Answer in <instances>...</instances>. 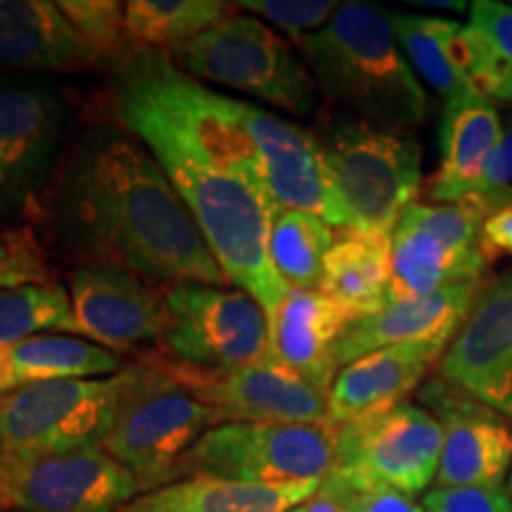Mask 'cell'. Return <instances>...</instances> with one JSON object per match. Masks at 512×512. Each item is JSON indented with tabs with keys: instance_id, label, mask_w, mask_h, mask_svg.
I'll list each match as a JSON object with an SVG mask.
<instances>
[{
	"instance_id": "obj_4",
	"label": "cell",
	"mask_w": 512,
	"mask_h": 512,
	"mask_svg": "<svg viewBox=\"0 0 512 512\" xmlns=\"http://www.w3.org/2000/svg\"><path fill=\"white\" fill-rule=\"evenodd\" d=\"M328 169L342 228L392 233L420 192L422 150L411 128L330 112L311 128Z\"/></svg>"
},
{
	"instance_id": "obj_20",
	"label": "cell",
	"mask_w": 512,
	"mask_h": 512,
	"mask_svg": "<svg viewBox=\"0 0 512 512\" xmlns=\"http://www.w3.org/2000/svg\"><path fill=\"white\" fill-rule=\"evenodd\" d=\"M356 316L323 292L290 287L268 323L271 356L285 368L330 394L339 373L337 344Z\"/></svg>"
},
{
	"instance_id": "obj_5",
	"label": "cell",
	"mask_w": 512,
	"mask_h": 512,
	"mask_svg": "<svg viewBox=\"0 0 512 512\" xmlns=\"http://www.w3.org/2000/svg\"><path fill=\"white\" fill-rule=\"evenodd\" d=\"M216 425L219 415L190 394L155 351L121 370L117 418L100 448L138 479L143 494L174 482L181 460Z\"/></svg>"
},
{
	"instance_id": "obj_29",
	"label": "cell",
	"mask_w": 512,
	"mask_h": 512,
	"mask_svg": "<svg viewBox=\"0 0 512 512\" xmlns=\"http://www.w3.org/2000/svg\"><path fill=\"white\" fill-rule=\"evenodd\" d=\"M235 8L221 0H131L126 3V38L136 48L174 53L233 17Z\"/></svg>"
},
{
	"instance_id": "obj_39",
	"label": "cell",
	"mask_w": 512,
	"mask_h": 512,
	"mask_svg": "<svg viewBox=\"0 0 512 512\" xmlns=\"http://www.w3.org/2000/svg\"><path fill=\"white\" fill-rule=\"evenodd\" d=\"M349 494L347 486L328 477L320 484L316 496L302 505V512H349Z\"/></svg>"
},
{
	"instance_id": "obj_28",
	"label": "cell",
	"mask_w": 512,
	"mask_h": 512,
	"mask_svg": "<svg viewBox=\"0 0 512 512\" xmlns=\"http://www.w3.org/2000/svg\"><path fill=\"white\" fill-rule=\"evenodd\" d=\"M470 91L491 102H512V5L477 0L463 27Z\"/></svg>"
},
{
	"instance_id": "obj_33",
	"label": "cell",
	"mask_w": 512,
	"mask_h": 512,
	"mask_svg": "<svg viewBox=\"0 0 512 512\" xmlns=\"http://www.w3.org/2000/svg\"><path fill=\"white\" fill-rule=\"evenodd\" d=\"M50 271L41 242L31 228H15L0 238V287L46 285Z\"/></svg>"
},
{
	"instance_id": "obj_31",
	"label": "cell",
	"mask_w": 512,
	"mask_h": 512,
	"mask_svg": "<svg viewBox=\"0 0 512 512\" xmlns=\"http://www.w3.org/2000/svg\"><path fill=\"white\" fill-rule=\"evenodd\" d=\"M55 332L79 335L72 297L62 285L0 287V347Z\"/></svg>"
},
{
	"instance_id": "obj_25",
	"label": "cell",
	"mask_w": 512,
	"mask_h": 512,
	"mask_svg": "<svg viewBox=\"0 0 512 512\" xmlns=\"http://www.w3.org/2000/svg\"><path fill=\"white\" fill-rule=\"evenodd\" d=\"M114 351L74 335H36L0 347V394L55 380H95L124 370Z\"/></svg>"
},
{
	"instance_id": "obj_11",
	"label": "cell",
	"mask_w": 512,
	"mask_h": 512,
	"mask_svg": "<svg viewBox=\"0 0 512 512\" xmlns=\"http://www.w3.org/2000/svg\"><path fill=\"white\" fill-rule=\"evenodd\" d=\"M441 446V422L406 401L337 427V460L328 477L351 491L394 489L415 496L437 482Z\"/></svg>"
},
{
	"instance_id": "obj_14",
	"label": "cell",
	"mask_w": 512,
	"mask_h": 512,
	"mask_svg": "<svg viewBox=\"0 0 512 512\" xmlns=\"http://www.w3.org/2000/svg\"><path fill=\"white\" fill-rule=\"evenodd\" d=\"M420 401L441 422L437 486H503L512 467V420L437 375Z\"/></svg>"
},
{
	"instance_id": "obj_12",
	"label": "cell",
	"mask_w": 512,
	"mask_h": 512,
	"mask_svg": "<svg viewBox=\"0 0 512 512\" xmlns=\"http://www.w3.org/2000/svg\"><path fill=\"white\" fill-rule=\"evenodd\" d=\"M138 494V479L102 448L0 456V512H119Z\"/></svg>"
},
{
	"instance_id": "obj_38",
	"label": "cell",
	"mask_w": 512,
	"mask_h": 512,
	"mask_svg": "<svg viewBox=\"0 0 512 512\" xmlns=\"http://www.w3.org/2000/svg\"><path fill=\"white\" fill-rule=\"evenodd\" d=\"M349 512H425V508H422L420 503H415L413 496L401 494V491L366 489L351 491Z\"/></svg>"
},
{
	"instance_id": "obj_43",
	"label": "cell",
	"mask_w": 512,
	"mask_h": 512,
	"mask_svg": "<svg viewBox=\"0 0 512 512\" xmlns=\"http://www.w3.org/2000/svg\"><path fill=\"white\" fill-rule=\"evenodd\" d=\"M0 396H3V394H0Z\"/></svg>"
},
{
	"instance_id": "obj_42",
	"label": "cell",
	"mask_w": 512,
	"mask_h": 512,
	"mask_svg": "<svg viewBox=\"0 0 512 512\" xmlns=\"http://www.w3.org/2000/svg\"><path fill=\"white\" fill-rule=\"evenodd\" d=\"M292 512H302V508H297V510H292Z\"/></svg>"
},
{
	"instance_id": "obj_35",
	"label": "cell",
	"mask_w": 512,
	"mask_h": 512,
	"mask_svg": "<svg viewBox=\"0 0 512 512\" xmlns=\"http://www.w3.org/2000/svg\"><path fill=\"white\" fill-rule=\"evenodd\" d=\"M463 200L470 202L484 219L512 204V121L503 126V136L486 162L482 178Z\"/></svg>"
},
{
	"instance_id": "obj_32",
	"label": "cell",
	"mask_w": 512,
	"mask_h": 512,
	"mask_svg": "<svg viewBox=\"0 0 512 512\" xmlns=\"http://www.w3.org/2000/svg\"><path fill=\"white\" fill-rule=\"evenodd\" d=\"M57 8L100 62H112L131 46L126 38V5L117 0H60Z\"/></svg>"
},
{
	"instance_id": "obj_13",
	"label": "cell",
	"mask_w": 512,
	"mask_h": 512,
	"mask_svg": "<svg viewBox=\"0 0 512 512\" xmlns=\"http://www.w3.org/2000/svg\"><path fill=\"white\" fill-rule=\"evenodd\" d=\"M164 368L221 422H330L328 394L271 356L252 366L207 373L159 354Z\"/></svg>"
},
{
	"instance_id": "obj_37",
	"label": "cell",
	"mask_w": 512,
	"mask_h": 512,
	"mask_svg": "<svg viewBox=\"0 0 512 512\" xmlns=\"http://www.w3.org/2000/svg\"><path fill=\"white\" fill-rule=\"evenodd\" d=\"M479 252L486 264L512 256V204L494 211L479 230Z\"/></svg>"
},
{
	"instance_id": "obj_34",
	"label": "cell",
	"mask_w": 512,
	"mask_h": 512,
	"mask_svg": "<svg viewBox=\"0 0 512 512\" xmlns=\"http://www.w3.org/2000/svg\"><path fill=\"white\" fill-rule=\"evenodd\" d=\"M235 5L285 29L294 41L323 29L339 8L332 0H242Z\"/></svg>"
},
{
	"instance_id": "obj_9",
	"label": "cell",
	"mask_w": 512,
	"mask_h": 512,
	"mask_svg": "<svg viewBox=\"0 0 512 512\" xmlns=\"http://www.w3.org/2000/svg\"><path fill=\"white\" fill-rule=\"evenodd\" d=\"M69 107L60 88L0 74V223L36 214L60 169Z\"/></svg>"
},
{
	"instance_id": "obj_8",
	"label": "cell",
	"mask_w": 512,
	"mask_h": 512,
	"mask_svg": "<svg viewBox=\"0 0 512 512\" xmlns=\"http://www.w3.org/2000/svg\"><path fill=\"white\" fill-rule=\"evenodd\" d=\"M166 323L159 351L181 366L228 373L271 354L268 316L254 297L221 285L164 287Z\"/></svg>"
},
{
	"instance_id": "obj_23",
	"label": "cell",
	"mask_w": 512,
	"mask_h": 512,
	"mask_svg": "<svg viewBox=\"0 0 512 512\" xmlns=\"http://www.w3.org/2000/svg\"><path fill=\"white\" fill-rule=\"evenodd\" d=\"M320 486H261L192 475L143 491L119 512H292Z\"/></svg>"
},
{
	"instance_id": "obj_18",
	"label": "cell",
	"mask_w": 512,
	"mask_h": 512,
	"mask_svg": "<svg viewBox=\"0 0 512 512\" xmlns=\"http://www.w3.org/2000/svg\"><path fill=\"white\" fill-rule=\"evenodd\" d=\"M446 347L448 342L399 344L344 366L328 394L330 425H349L406 403L434 363L441 361Z\"/></svg>"
},
{
	"instance_id": "obj_41",
	"label": "cell",
	"mask_w": 512,
	"mask_h": 512,
	"mask_svg": "<svg viewBox=\"0 0 512 512\" xmlns=\"http://www.w3.org/2000/svg\"><path fill=\"white\" fill-rule=\"evenodd\" d=\"M508 494L512 498V467H510V482H508Z\"/></svg>"
},
{
	"instance_id": "obj_3",
	"label": "cell",
	"mask_w": 512,
	"mask_h": 512,
	"mask_svg": "<svg viewBox=\"0 0 512 512\" xmlns=\"http://www.w3.org/2000/svg\"><path fill=\"white\" fill-rule=\"evenodd\" d=\"M169 176L226 278L266 311L268 323L290 287L271 261V197L245 178L204 162L166 138L140 140Z\"/></svg>"
},
{
	"instance_id": "obj_22",
	"label": "cell",
	"mask_w": 512,
	"mask_h": 512,
	"mask_svg": "<svg viewBox=\"0 0 512 512\" xmlns=\"http://www.w3.org/2000/svg\"><path fill=\"white\" fill-rule=\"evenodd\" d=\"M501 136L503 119L496 102L475 91L446 100L439 126V169L427 188L430 200L451 204L470 195Z\"/></svg>"
},
{
	"instance_id": "obj_27",
	"label": "cell",
	"mask_w": 512,
	"mask_h": 512,
	"mask_svg": "<svg viewBox=\"0 0 512 512\" xmlns=\"http://www.w3.org/2000/svg\"><path fill=\"white\" fill-rule=\"evenodd\" d=\"M392 24L413 72H418L432 91L446 100L470 91L465 76L463 24L408 12H392Z\"/></svg>"
},
{
	"instance_id": "obj_7",
	"label": "cell",
	"mask_w": 512,
	"mask_h": 512,
	"mask_svg": "<svg viewBox=\"0 0 512 512\" xmlns=\"http://www.w3.org/2000/svg\"><path fill=\"white\" fill-rule=\"evenodd\" d=\"M337 460L330 422H221L181 460L176 479L209 475L261 486H320Z\"/></svg>"
},
{
	"instance_id": "obj_2",
	"label": "cell",
	"mask_w": 512,
	"mask_h": 512,
	"mask_svg": "<svg viewBox=\"0 0 512 512\" xmlns=\"http://www.w3.org/2000/svg\"><path fill=\"white\" fill-rule=\"evenodd\" d=\"M320 93L375 124L411 128L430 114V95L394 34L392 12L342 3L323 29L299 38Z\"/></svg>"
},
{
	"instance_id": "obj_40",
	"label": "cell",
	"mask_w": 512,
	"mask_h": 512,
	"mask_svg": "<svg viewBox=\"0 0 512 512\" xmlns=\"http://www.w3.org/2000/svg\"><path fill=\"white\" fill-rule=\"evenodd\" d=\"M415 8H427V10H453V12H465L470 10V5L460 3V0H415Z\"/></svg>"
},
{
	"instance_id": "obj_36",
	"label": "cell",
	"mask_w": 512,
	"mask_h": 512,
	"mask_svg": "<svg viewBox=\"0 0 512 512\" xmlns=\"http://www.w3.org/2000/svg\"><path fill=\"white\" fill-rule=\"evenodd\" d=\"M420 505L425 512H512V498L503 486H437Z\"/></svg>"
},
{
	"instance_id": "obj_15",
	"label": "cell",
	"mask_w": 512,
	"mask_h": 512,
	"mask_svg": "<svg viewBox=\"0 0 512 512\" xmlns=\"http://www.w3.org/2000/svg\"><path fill=\"white\" fill-rule=\"evenodd\" d=\"M439 377L512 420V271L482 287L441 356Z\"/></svg>"
},
{
	"instance_id": "obj_21",
	"label": "cell",
	"mask_w": 512,
	"mask_h": 512,
	"mask_svg": "<svg viewBox=\"0 0 512 512\" xmlns=\"http://www.w3.org/2000/svg\"><path fill=\"white\" fill-rule=\"evenodd\" d=\"M100 57L48 0H0V69L3 72H72Z\"/></svg>"
},
{
	"instance_id": "obj_10",
	"label": "cell",
	"mask_w": 512,
	"mask_h": 512,
	"mask_svg": "<svg viewBox=\"0 0 512 512\" xmlns=\"http://www.w3.org/2000/svg\"><path fill=\"white\" fill-rule=\"evenodd\" d=\"M121 373L29 384L0 396V456L41 458L100 448L117 418Z\"/></svg>"
},
{
	"instance_id": "obj_6",
	"label": "cell",
	"mask_w": 512,
	"mask_h": 512,
	"mask_svg": "<svg viewBox=\"0 0 512 512\" xmlns=\"http://www.w3.org/2000/svg\"><path fill=\"white\" fill-rule=\"evenodd\" d=\"M171 57L192 79L235 88L297 117H313L320 107L309 64L256 17L235 12Z\"/></svg>"
},
{
	"instance_id": "obj_19",
	"label": "cell",
	"mask_w": 512,
	"mask_h": 512,
	"mask_svg": "<svg viewBox=\"0 0 512 512\" xmlns=\"http://www.w3.org/2000/svg\"><path fill=\"white\" fill-rule=\"evenodd\" d=\"M256 133L264 164V185L271 200L283 209L309 211L328 226L342 228L323 150L311 128L292 124L259 107Z\"/></svg>"
},
{
	"instance_id": "obj_26",
	"label": "cell",
	"mask_w": 512,
	"mask_h": 512,
	"mask_svg": "<svg viewBox=\"0 0 512 512\" xmlns=\"http://www.w3.org/2000/svg\"><path fill=\"white\" fill-rule=\"evenodd\" d=\"M392 280V233L342 228L325 256L318 292L354 313L370 316L387 304Z\"/></svg>"
},
{
	"instance_id": "obj_30",
	"label": "cell",
	"mask_w": 512,
	"mask_h": 512,
	"mask_svg": "<svg viewBox=\"0 0 512 512\" xmlns=\"http://www.w3.org/2000/svg\"><path fill=\"white\" fill-rule=\"evenodd\" d=\"M332 245L335 233L320 216L283 207L273 214L268 249L275 273L287 287L316 292L323 280L325 256Z\"/></svg>"
},
{
	"instance_id": "obj_16",
	"label": "cell",
	"mask_w": 512,
	"mask_h": 512,
	"mask_svg": "<svg viewBox=\"0 0 512 512\" xmlns=\"http://www.w3.org/2000/svg\"><path fill=\"white\" fill-rule=\"evenodd\" d=\"M79 335L114 351L159 344L166 323L164 290L117 268L76 266L69 278Z\"/></svg>"
},
{
	"instance_id": "obj_1",
	"label": "cell",
	"mask_w": 512,
	"mask_h": 512,
	"mask_svg": "<svg viewBox=\"0 0 512 512\" xmlns=\"http://www.w3.org/2000/svg\"><path fill=\"white\" fill-rule=\"evenodd\" d=\"M48 245L81 266L117 268L150 285L230 280L150 150L117 126H93L64 152L36 214Z\"/></svg>"
},
{
	"instance_id": "obj_17",
	"label": "cell",
	"mask_w": 512,
	"mask_h": 512,
	"mask_svg": "<svg viewBox=\"0 0 512 512\" xmlns=\"http://www.w3.org/2000/svg\"><path fill=\"white\" fill-rule=\"evenodd\" d=\"M486 283H460L413 299H392L380 311L356 318L337 344V368L373 351L411 342H448L470 316Z\"/></svg>"
},
{
	"instance_id": "obj_24",
	"label": "cell",
	"mask_w": 512,
	"mask_h": 512,
	"mask_svg": "<svg viewBox=\"0 0 512 512\" xmlns=\"http://www.w3.org/2000/svg\"><path fill=\"white\" fill-rule=\"evenodd\" d=\"M486 261L477 249H456L401 214L392 230V280L387 302L413 299L451 285L484 280Z\"/></svg>"
}]
</instances>
